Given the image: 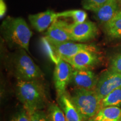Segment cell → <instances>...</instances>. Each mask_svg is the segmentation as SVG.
<instances>
[{
	"label": "cell",
	"mask_w": 121,
	"mask_h": 121,
	"mask_svg": "<svg viewBox=\"0 0 121 121\" xmlns=\"http://www.w3.org/2000/svg\"><path fill=\"white\" fill-rule=\"evenodd\" d=\"M92 121H118L121 120V109L116 106L103 107Z\"/></svg>",
	"instance_id": "9a60e30c"
},
{
	"label": "cell",
	"mask_w": 121,
	"mask_h": 121,
	"mask_svg": "<svg viewBox=\"0 0 121 121\" xmlns=\"http://www.w3.org/2000/svg\"><path fill=\"white\" fill-rule=\"evenodd\" d=\"M119 10L117 0H109L94 13L98 22L104 25L109 22Z\"/></svg>",
	"instance_id": "4fadbf2b"
},
{
	"label": "cell",
	"mask_w": 121,
	"mask_h": 121,
	"mask_svg": "<svg viewBox=\"0 0 121 121\" xmlns=\"http://www.w3.org/2000/svg\"><path fill=\"white\" fill-rule=\"evenodd\" d=\"M104 30L108 37L113 39H121V10L109 22L104 25Z\"/></svg>",
	"instance_id": "2e32d148"
},
{
	"label": "cell",
	"mask_w": 121,
	"mask_h": 121,
	"mask_svg": "<svg viewBox=\"0 0 121 121\" xmlns=\"http://www.w3.org/2000/svg\"><path fill=\"white\" fill-rule=\"evenodd\" d=\"M58 18L71 19V24H80L86 21L87 15L85 11L81 10H68L58 13Z\"/></svg>",
	"instance_id": "e0dca14e"
},
{
	"label": "cell",
	"mask_w": 121,
	"mask_h": 121,
	"mask_svg": "<svg viewBox=\"0 0 121 121\" xmlns=\"http://www.w3.org/2000/svg\"><path fill=\"white\" fill-rule=\"evenodd\" d=\"M69 24L59 18L56 20L48 29L45 39L52 45L72 41L69 33Z\"/></svg>",
	"instance_id": "52a82bcc"
},
{
	"label": "cell",
	"mask_w": 121,
	"mask_h": 121,
	"mask_svg": "<svg viewBox=\"0 0 121 121\" xmlns=\"http://www.w3.org/2000/svg\"><path fill=\"white\" fill-rule=\"evenodd\" d=\"M58 19V13L52 10L29 15V20L35 29L38 32H43Z\"/></svg>",
	"instance_id": "7c38bea8"
},
{
	"label": "cell",
	"mask_w": 121,
	"mask_h": 121,
	"mask_svg": "<svg viewBox=\"0 0 121 121\" xmlns=\"http://www.w3.org/2000/svg\"><path fill=\"white\" fill-rule=\"evenodd\" d=\"M121 86V74L109 69L99 77L95 91L102 100L112 91Z\"/></svg>",
	"instance_id": "8992f818"
},
{
	"label": "cell",
	"mask_w": 121,
	"mask_h": 121,
	"mask_svg": "<svg viewBox=\"0 0 121 121\" xmlns=\"http://www.w3.org/2000/svg\"><path fill=\"white\" fill-rule=\"evenodd\" d=\"M69 96L84 121L93 118L102 108V100L95 90L75 87Z\"/></svg>",
	"instance_id": "277c9868"
},
{
	"label": "cell",
	"mask_w": 121,
	"mask_h": 121,
	"mask_svg": "<svg viewBox=\"0 0 121 121\" xmlns=\"http://www.w3.org/2000/svg\"><path fill=\"white\" fill-rule=\"evenodd\" d=\"M23 49H16L10 57L11 71L17 80L40 81L43 73L39 66Z\"/></svg>",
	"instance_id": "3957f363"
},
{
	"label": "cell",
	"mask_w": 121,
	"mask_h": 121,
	"mask_svg": "<svg viewBox=\"0 0 121 121\" xmlns=\"http://www.w3.org/2000/svg\"><path fill=\"white\" fill-rule=\"evenodd\" d=\"M47 114L49 121H67L63 110L57 104H52L49 106Z\"/></svg>",
	"instance_id": "d6986e66"
},
{
	"label": "cell",
	"mask_w": 121,
	"mask_h": 121,
	"mask_svg": "<svg viewBox=\"0 0 121 121\" xmlns=\"http://www.w3.org/2000/svg\"><path fill=\"white\" fill-rule=\"evenodd\" d=\"M110 69L121 74V53L115 56L110 62Z\"/></svg>",
	"instance_id": "7402d4cb"
},
{
	"label": "cell",
	"mask_w": 121,
	"mask_h": 121,
	"mask_svg": "<svg viewBox=\"0 0 121 121\" xmlns=\"http://www.w3.org/2000/svg\"><path fill=\"white\" fill-rule=\"evenodd\" d=\"M7 10V6L4 0H0V17L1 19L5 15Z\"/></svg>",
	"instance_id": "cb8c5ba5"
},
{
	"label": "cell",
	"mask_w": 121,
	"mask_h": 121,
	"mask_svg": "<svg viewBox=\"0 0 121 121\" xmlns=\"http://www.w3.org/2000/svg\"><path fill=\"white\" fill-rule=\"evenodd\" d=\"M30 121H49L48 114L42 110H37L28 112Z\"/></svg>",
	"instance_id": "44dd1931"
},
{
	"label": "cell",
	"mask_w": 121,
	"mask_h": 121,
	"mask_svg": "<svg viewBox=\"0 0 121 121\" xmlns=\"http://www.w3.org/2000/svg\"><path fill=\"white\" fill-rule=\"evenodd\" d=\"M1 31L9 47L23 49L29 53V47L33 33L24 19L9 16L3 21Z\"/></svg>",
	"instance_id": "6da1fadb"
},
{
	"label": "cell",
	"mask_w": 121,
	"mask_h": 121,
	"mask_svg": "<svg viewBox=\"0 0 121 121\" xmlns=\"http://www.w3.org/2000/svg\"><path fill=\"white\" fill-rule=\"evenodd\" d=\"M58 103L67 121H84L76 107L67 93L58 96Z\"/></svg>",
	"instance_id": "5bb4252c"
},
{
	"label": "cell",
	"mask_w": 121,
	"mask_h": 121,
	"mask_svg": "<svg viewBox=\"0 0 121 121\" xmlns=\"http://www.w3.org/2000/svg\"><path fill=\"white\" fill-rule=\"evenodd\" d=\"M73 69L69 63L61 58L59 59L56 63L53 80L58 96L66 93V89L71 82Z\"/></svg>",
	"instance_id": "5b68a950"
},
{
	"label": "cell",
	"mask_w": 121,
	"mask_h": 121,
	"mask_svg": "<svg viewBox=\"0 0 121 121\" xmlns=\"http://www.w3.org/2000/svg\"><path fill=\"white\" fill-rule=\"evenodd\" d=\"M10 121H30L29 116L25 109L15 113Z\"/></svg>",
	"instance_id": "603a6c76"
},
{
	"label": "cell",
	"mask_w": 121,
	"mask_h": 121,
	"mask_svg": "<svg viewBox=\"0 0 121 121\" xmlns=\"http://www.w3.org/2000/svg\"><path fill=\"white\" fill-rule=\"evenodd\" d=\"M121 121V120H120V121Z\"/></svg>",
	"instance_id": "484cf974"
},
{
	"label": "cell",
	"mask_w": 121,
	"mask_h": 121,
	"mask_svg": "<svg viewBox=\"0 0 121 121\" xmlns=\"http://www.w3.org/2000/svg\"><path fill=\"white\" fill-rule=\"evenodd\" d=\"M99 78L92 70L73 69L71 82L75 87L95 90Z\"/></svg>",
	"instance_id": "8fae6325"
},
{
	"label": "cell",
	"mask_w": 121,
	"mask_h": 121,
	"mask_svg": "<svg viewBox=\"0 0 121 121\" xmlns=\"http://www.w3.org/2000/svg\"><path fill=\"white\" fill-rule=\"evenodd\" d=\"M117 1L118 2L119 4H121V0H117Z\"/></svg>",
	"instance_id": "d4e9b609"
},
{
	"label": "cell",
	"mask_w": 121,
	"mask_h": 121,
	"mask_svg": "<svg viewBox=\"0 0 121 121\" xmlns=\"http://www.w3.org/2000/svg\"><path fill=\"white\" fill-rule=\"evenodd\" d=\"M65 61L69 63L74 69L91 70L99 63L100 57L95 51H83Z\"/></svg>",
	"instance_id": "30bf717a"
},
{
	"label": "cell",
	"mask_w": 121,
	"mask_h": 121,
	"mask_svg": "<svg viewBox=\"0 0 121 121\" xmlns=\"http://www.w3.org/2000/svg\"><path fill=\"white\" fill-rule=\"evenodd\" d=\"M54 53L58 58L64 60L71 58L78 53L83 51H95L97 49L95 46L84 43H75L72 41L66 42L57 45H52Z\"/></svg>",
	"instance_id": "9c48e42d"
},
{
	"label": "cell",
	"mask_w": 121,
	"mask_h": 121,
	"mask_svg": "<svg viewBox=\"0 0 121 121\" xmlns=\"http://www.w3.org/2000/svg\"><path fill=\"white\" fill-rule=\"evenodd\" d=\"M103 107L116 106L120 107L121 106V86L115 89L102 100Z\"/></svg>",
	"instance_id": "ac0fdd59"
},
{
	"label": "cell",
	"mask_w": 121,
	"mask_h": 121,
	"mask_svg": "<svg viewBox=\"0 0 121 121\" xmlns=\"http://www.w3.org/2000/svg\"><path fill=\"white\" fill-rule=\"evenodd\" d=\"M98 31L96 24L91 21L69 24V33L72 42L83 43L90 41L98 35Z\"/></svg>",
	"instance_id": "ba28073f"
},
{
	"label": "cell",
	"mask_w": 121,
	"mask_h": 121,
	"mask_svg": "<svg viewBox=\"0 0 121 121\" xmlns=\"http://www.w3.org/2000/svg\"><path fill=\"white\" fill-rule=\"evenodd\" d=\"M17 81L16 96L27 112L43 110L46 106L47 98L40 81Z\"/></svg>",
	"instance_id": "7a4b0ae2"
},
{
	"label": "cell",
	"mask_w": 121,
	"mask_h": 121,
	"mask_svg": "<svg viewBox=\"0 0 121 121\" xmlns=\"http://www.w3.org/2000/svg\"><path fill=\"white\" fill-rule=\"evenodd\" d=\"M109 0H82V5L86 10L94 13Z\"/></svg>",
	"instance_id": "ffe728a7"
}]
</instances>
